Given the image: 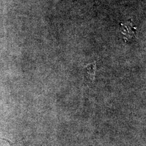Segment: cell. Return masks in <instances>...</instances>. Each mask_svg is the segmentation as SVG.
<instances>
[{"mask_svg":"<svg viewBox=\"0 0 146 146\" xmlns=\"http://www.w3.org/2000/svg\"><path fill=\"white\" fill-rule=\"evenodd\" d=\"M90 65L87 66V73L88 75L89 78H90L91 80H93L95 76V64H92Z\"/></svg>","mask_w":146,"mask_h":146,"instance_id":"1","label":"cell"},{"mask_svg":"<svg viewBox=\"0 0 146 146\" xmlns=\"http://www.w3.org/2000/svg\"><path fill=\"white\" fill-rule=\"evenodd\" d=\"M2 139L8 142V143H9L11 146H26L25 143L22 141H16L15 142H13L11 141L10 140H8L7 139L2 138Z\"/></svg>","mask_w":146,"mask_h":146,"instance_id":"2","label":"cell"}]
</instances>
